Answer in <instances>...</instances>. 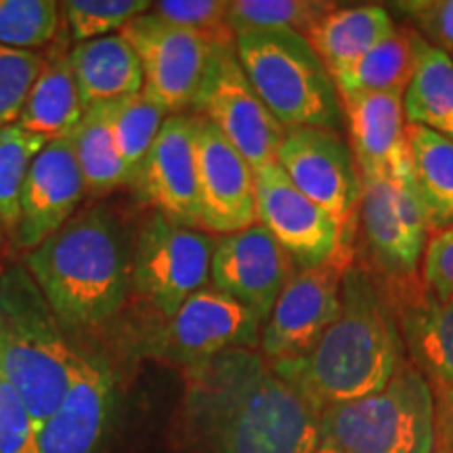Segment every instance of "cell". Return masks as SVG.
Wrapping results in <instances>:
<instances>
[{"instance_id": "cell-1", "label": "cell", "mask_w": 453, "mask_h": 453, "mask_svg": "<svg viewBox=\"0 0 453 453\" xmlns=\"http://www.w3.org/2000/svg\"><path fill=\"white\" fill-rule=\"evenodd\" d=\"M179 433L187 453H315L319 416L260 350L187 367Z\"/></svg>"}, {"instance_id": "cell-2", "label": "cell", "mask_w": 453, "mask_h": 453, "mask_svg": "<svg viewBox=\"0 0 453 453\" xmlns=\"http://www.w3.org/2000/svg\"><path fill=\"white\" fill-rule=\"evenodd\" d=\"M405 359L387 283L361 265L344 271L334 324L304 355L271 364L317 416L387 387Z\"/></svg>"}, {"instance_id": "cell-3", "label": "cell", "mask_w": 453, "mask_h": 453, "mask_svg": "<svg viewBox=\"0 0 453 453\" xmlns=\"http://www.w3.org/2000/svg\"><path fill=\"white\" fill-rule=\"evenodd\" d=\"M24 267L64 330L110 321L133 288V250L105 208L78 212L24 254Z\"/></svg>"}, {"instance_id": "cell-4", "label": "cell", "mask_w": 453, "mask_h": 453, "mask_svg": "<svg viewBox=\"0 0 453 453\" xmlns=\"http://www.w3.org/2000/svg\"><path fill=\"white\" fill-rule=\"evenodd\" d=\"M47 298L24 265L0 275V373L17 390L36 428L61 405L81 364Z\"/></svg>"}, {"instance_id": "cell-5", "label": "cell", "mask_w": 453, "mask_h": 453, "mask_svg": "<svg viewBox=\"0 0 453 453\" xmlns=\"http://www.w3.org/2000/svg\"><path fill=\"white\" fill-rule=\"evenodd\" d=\"M242 70L283 128L338 130L344 110L336 82L304 34L252 32L235 38Z\"/></svg>"}, {"instance_id": "cell-6", "label": "cell", "mask_w": 453, "mask_h": 453, "mask_svg": "<svg viewBox=\"0 0 453 453\" xmlns=\"http://www.w3.org/2000/svg\"><path fill=\"white\" fill-rule=\"evenodd\" d=\"M319 434L338 453H434V393L403 359L378 393L321 413Z\"/></svg>"}, {"instance_id": "cell-7", "label": "cell", "mask_w": 453, "mask_h": 453, "mask_svg": "<svg viewBox=\"0 0 453 453\" xmlns=\"http://www.w3.org/2000/svg\"><path fill=\"white\" fill-rule=\"evenodd\" d=\"M217 235L154 212L133 248V288L164 319L211 283Z\"/></svg>"}, {"instance_id": "cell-8", "label": "cell", "mask_w": 453, "mask_h": 453, "mask_svg": "<svg viewBox=\"0 0 453 453\" xmlns=\"http://www.w3.org/2000/svg\"><path fill=\"white\" fill-rule=\"evenodd\" d=\"M143 70V95L168 116L194 110L219 42L206 34L168 24L150 13L134 17L120 30Z\"/></svg>"}, {"instance_id": "cell-9", "label": "cell", "mask_w": 453, "mask_h": 453, "mask_svg": "<svg viewBox=\"0 0 453 453\" xmlns=\"http://www.w3.org/2000/svg\"><path fill=\"white\" fill-rule=\"evenodd\" d=\"M260 330L250 311L208 283L162 321L143 342V353L187 370L226 350H257Z\"/></svg>"}, {"instance_id": "cell-10", "label": "cell", "mask_w": 453, "mask_h": 453, "mask_svg": "<svg viewBox=\"0 0 453 453\" xmlns=\"http://www.w3.org/2000/svg\"><path fill=\"white\" fill-rule=\"evenodd\" d=\"M277 166L311 202L324 208L353 243L364 179L355 154L336 130L290 128L277 151Z\"/></svg>"}, {"instance_id": "cell-11", "label": "cell", "mask_w": 453, "mask_h": 453, "mask_svg": "<svg viewBox=\"0 0 453 453\" xmlns=\"http://www.w3.org/2000/svg\"><path fill=\"white\" fill-rule=\"evenodd\" d=\"M194 110L214 124L254 170L275 164L286 128L248 81L237 59L235 42L214 49Z\"/></svg>"}, {"instance_id": "cell-12", "label": "cell", "mask_w": 453, "mask_h": 453, "mask_svg": "<svg viewBox=\"0 0 453 453\" xmlns=\"http://www.w3.org/2000/svg\"><path fill=\"white\" fill-rule=\"evenodd\" d=\"M257 219L286 250L298 271L317 269L334 258H353V243L324 208L311 202L275 164L254 170Z\"/></svg>"}, {"instance_id": "cell-13", "label": "cell", "mask_w": 453, "mask_h": 453, "mask_svg": "<svg viewBox=\"0 0 453 453\" xmlns=\"http://www.w3.org/2000/svg\"><path fill=\"white\" fill-rule=\"evenodd\" d=\"M359 225L376 267L393 281L411 280L424 258L430 225L413 180L364 174Z\"/></svg>"}, {"instance_id": "cell-14", "label": "cell", "mask_w": 453, "mask_h": 453, "mask_svg": "<svg viewBox=\"0 0 453 453\" xmlns=\"http://www.w3.org/2000/svg\"><path fill=\"white\" fill-rule=\"evenodd\" d=\"M350 265L353 258H334L292 275L260 330L258 350L269 364L304 355L319 342L338 317L342 277Z\"/></svg>"}, {"instance_id": "cell-15", "label": "cell", "mask_w": 453, "mask_h": 453, "mask_svg": "<svg viewBox=\"0 0 453 453\" xmlns=\"http://www.w3.org/2000/svg\"><path fill=\"white\" fill-rule=\"evenodd\" d=\"M296 271L286 250L258 223L214 240L211 286L250 311L260 324L269 319Z\"/></svg>"}, {"instance_id": "cell-16", "label": "cell", "mask_w": 453, "mask_h": 453, "mask_svg": "<svg viewBox=\"0 0 453 453\" xmlns=\"http://www.w3.org/2000/svg\"><path fill=\"white\" fill-rule=\"evenodd\" d=\"M196 166L202 231L229 235L258 223L254 168L214 124L197 113Z\"/></svg>"}, {"instance_id": "cell-17", "label": "cell", "mask_w": 453, "mask_h": 453, "mask_svg": "<svg viewBox=\"0 0 453 453\" xmlns=\"http://www.w3.org/2000/svg\"><path fill=\"white\" fill-rule=\"evenodd\" d=\"M87 194V180L73 151L72 133L49 141L27 170L19 196L13 242L30 252L61 229Z\"/></svg>"}, {"instance_id": "cell-18", "label": "cell", "mask_w": 453, "mask_h": 453, "mask_svg": "<svg viewBox=\"0 0 453 453\" xmlns=\"http://www.w3.org/2000/svg\"><path fill=\"white\" fill-rule=\"evenodd\" d=\"M134 185L139 194L174 223L200 226L196 166V113H174L164 120L145 156Z\"/></svg>"}, {"instance_id": "cell-19", "label": "cell", "mask_w": 453, "mask_h": 453, "mask_svg": "<svg viewBox=\"0 0 453 453\" xmlns=\"http://www.w3.org/2000/svg\"><path fill=\"white\" fill-rule=\"evenodd\" d=\"M116 410V376L104 361L81 357L61 405L36 428V453H99Z\"/></svg>"}, {"instance_id": "cell-20", "label": "cell", "mask_w": 453, "mask_h": 453, "mask_svg": "<svg viewBox=\"0 0 453 453\" xmlns=\"http://www.w3.org/2000/svg\"><path fill=\"white\" fill-rule=\"evenodd\" d=\"M396 324L407 359L426 378L430 388L453 384V296H441L426 283L393 281Z\"/></svg>"}, {"instance_id": "cell-21", "label": "cell", "mask_w": 453, "mask_h": 453, "mask_svg": "<svg viewBox=\"0 0 453 453\" xmlns=\"http://www.w3.org/2000/svg\"><path fill=\"white\" fill-rule=\"evenodd\" d=\"M342 110L361 177L378 174L399 183L411 180L403 90L355 95L342 99Z\"/></svg>"}, {"instance_id": "cell-22", "label": "cell", "mask_w": 453, "mask_h": 453, "mask_svg": "<svg viewBox=\"0 0 453 453\" xmlns=\"http://www.w3.org/2000/svg\"><path fill=\"white\" fill-rule=\"evenodd\" d=\"M70 65L84 107L143 93V70L120 32L73 44Z\"/></svg>"}, {"instance_id": "cell-23", "label": "cell", "mask_w": 453, "mask_h": 453, "mask_svg": "<svg viewBox=\"0 0 453 453\" xmlns=\"http://www.w3.org/2000/svg\"><path fill=\"white\" fill-rule=\"evenodd\" d=\"M396 30L399 27L387 7L359 4L330 11L304 32V38L334 73L387 41Z\"/></svg>"}, {"instance_id": "cell-24", "label": "cell", "mask_w": 453, "mask_h": 453, "mask_svg": "<svg viewBox=\"0 0 453 453\" xmlns=\"http://www.w3.org/2000/svg\"><path fill=\"white\" fill-rule=\"evenodd\" d=\"M411 32L413 72L403 93L405 122L453 139V61Z\"/></svg>"}, {"instance_id": "cell-25", "label": "cell", "mask_w": 453, "mask_h": 453, "mask_svg": "<svg viewBox=\"0 0 453 453\" xmlns=\"http://www.w3.org/2000/svg\"><path fill=\"white\" fill-rule=\"evenodd\" d=\"M67 53L70 50H55L47 57L41 76L17 120V127L38 134L44 141L70 134L87 111Z\"/></svg>"}, {"instance_id": "cell-26", "label": "cell", "mask_w": 453, "mask_h": 453, "mask_svg": "<svg viewBox=\"0 0 453 453\" xmlns=\"http://www.w3.org/2000/svg\"><path fill=\"white\" fill-rule=\"evenodd\" d=\"M413 187L430 231L453 226V139L416 124L405 127Z\"/></svg>"}, {"instance_id": "cell-27", "label": "cell", "mask_w": 453, "mask_h": 453, "mask_svg": "<svg viewBox=\"0 0 453 453\" xmlns=\"http://www.w3.org/2000/svg\"><path fill=\"white\" fill-rule=\"evenodd\" d=\"M413 72L411 32L396 30L393 36L376 44L353 64L340 67L332 73L340 101L367 93L403 90Z\"/></svg>"}, {"instance_id": "cell-28", "label": "cell", "mask_w": 453, "mask_h": 453, "mask_svg": "<svg viewBox=\"0 0 453 453\" xmlns=\"http://www.w3.org/2000/svg\"><path fill=\"white\" fill-rule=\"evenodd\" d=\"M72 143L87 180V191L104 194L133 183V177L113 143L107 104L87 107L82 120L72 130Z\"/></svg>"}, {"instance_id": "cell-29", "label": "cell", "mask_w": 453, "mask_h": 453, "mask_svg": "<svg viewBox=\"0 0 453 453\" xmlns=\"http://www.w3.org/2000/svg\"><path fill=\"white\" fill-rule=\"evenodd\" d=\"M324 0H229L226 26L234 36L252 32L294 30L304 34L315 21L338 9Z\"/></svg>"}, {"instance_id": "cell-30", "label": "cell", "mask_w": 453, "mask_h": 453, "mask_svg": "<svg viewBox=\"0 0 453 453\" xmlns=\"http://www.w3.org/2000/svg\"><path fill=\"white\" fill-rule=\"evenodd\" d=\"M107 110L113 143L134 183L168 113L143 93L110 101Z\"/></svg>"}, {"instance_id": "cell-31", "label": "cell", "mask_w": 453, "mask_h": 453, "mask_svg": "<svg viewBox=\"0 0 453 453\" xmlns=\"http://www.w3.org/2000/svg\"><path fill=\"white\" fill-rule=\"evenodd\" d=\"M59 3L53 0H0V47H47L59 32Z\"/></svg>"}, {"instance_id": "cell-32", "label": "cell", "mask_w": 453, "mask_h": 453, "mask_svg": "<svg viewBox=\"0 0 453 453\" xmlns=\"http://www.w3.org/2000/svg\"><path fill=\"white\" fill-rule=\"evenodd\" d=\"M38 134L13 127H0V225L13 231L26 174L38 151L47 145Z\"/></svg>"}, {"instance_id": "cell-33", "label": "cell", "mask_w": 453, "mask_h": 453, "mask_svg": "<svg viewBox=\"0 0 453 453\" xmlns=\"http://www.w3.org/2000/svg\"><path fill=\"white\" fill-rule=\"evenodd\" d=\"M73 42L118 34L134 17L150 13V0H65L59 4Z\"/></svg>"}, {"instance_id": "cell-34", "label": "cell", "mask_w": 453, "mask_h": 453, "mask_svg": "<svg viewBox=\"0 0 453 453\" xmlns=\"http://www.w3.org/2000/svg\"><path fill=\"white\" fill-rule=\"evenodd\" d=\"M44 61L47 55L41 50L0 47V127H13L19 120Z\"/></svg>"}, {"instance_id": "cell-35", "label": "cell", "mask_w": 453, "mask_h": 453, "mask_svg": "<svg viewBox=\"0 0 453 453\" xmlns=\"http://www.w3.org/2000/svg\"><path fill=\"white\" fill-rule=\"evenodd\" d=\"M229 0H160L151 13L168 24L206 34L219 42H235L234 32L226 26Z\"/></svg>"}, {"instance_id": "cell-36", "label": "cell", "mask_w": 453, "mask_h": 453, "mask_svg": "<svg viewBox=\"0 0 453 453\" xmlns=\"http://www.w3.org/2000/svg\"><path fill=\"white\" fill-rule=\"evenodd\" d=\"M424 41L453 61V0H403L390 4Z\"/></svg>"}, {"instance_id": "cell-37", "label": "cell", "mask_w": 453, "mask_h": 453, "mask_svg": "<svg viewBox=\"0 0 453 453\" xmlns=\"http://www.w3.org/2000/svg\"><path fill=\"white\" fill-rule=\"evenodd\" d=\"M0 453H36V422L0 373Z\"/></svg>"}, {"instance_id": "cell-38", "label": "cell", "mask_w": 453, "mask_h": 453, "mask_svg": "<svg viewBox=\"0 0 453 453\" xmlns=\"http://www.w3.org/2000/svg\"><path fill=\"white\" fill-rule=\"evenodd\" d=\"M422 281L441 296H453V226L430 235L422 258Z\"/></svg>"}, {"instance_id": "cell-39", "label": "cell", "mask_w": 453, "mask_h": 453, "mask_svg": "<svg viewBox=\"0 0 453 453\" xmlns=\"http://www.w3.org/2000/svg\"><path fill=\"white\" fill-rule=\"evenodd\" d=\"M434 393V453H453V384Z\"/></svg>"}, {"instance_id": "cell-40", "label": "cell", "mask_w": 453, "mask_h": 453, "mask_svg": "<svg viewBox=\"0 0 453 453\" xmlns=\"http://www.w3.org/2000/svg\"><path fill=\"white\" fill-rule=\"evenodd\" d=\"M315 453H338L336 449H334V447H327V445H319L317 447V451Z\"/></svg>"}, {"instance_id": "cell-41", "label": "cell", "mask_w": 453, "mask_h": 453, "mask_svg": "<svg viewBox=\"0 0 453 453\" xmlns=\"http://www.w3.org/2000/svg\"><path fill=\"white\" fill-rule=\"evenodd\" d=\"M0 275H3V237H0Z\"/></svg>"}]
</instances>
